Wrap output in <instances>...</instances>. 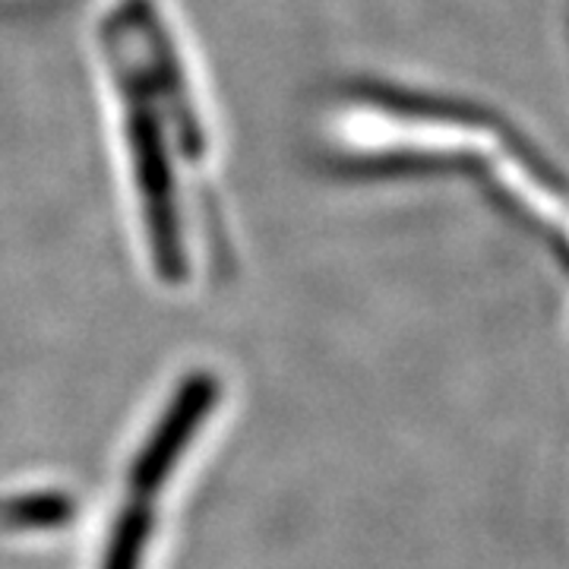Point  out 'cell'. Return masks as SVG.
Returning <instances> with one entry per match:
<instances>
[{
	"label": "cell",
	"instance_id": "obj_1",
	"mask_svg": "<svg viewBox=\"0 0 569 569\" xmlns=\"http://www.w3.org/2000/svg\"><path fill=\"white\" fill-rule=\"evenodd\" d=\"M222 383L209 370L187 373L181 387L174 389L171 402L162 411V418L152 425L149 437L142 440L140 452L127 468V497L152 503L156 493L168 485L174 468L181 466L187 447L197 440L200 427L219 406Z\"/></svg>",
	"mask_w": 569,
	"mask_h": 569
},
{
	"label": "cell",
	"instance_id": "obj_2",
	"mask_svg": "<svg viewBox=\"0 0 569 569\" xmlns=\"http://www.w3.org/2000/svg\"><path fill=\"white\" fill-rule=\"evenodd\" d=\"M152 503L146 500H130L118 512L111 535L104 541L102 567L99 569H142V557L152 541Z\"/></svg>",
	"mask_w": 569,
	"mask_h": 569
}]
</instances>
